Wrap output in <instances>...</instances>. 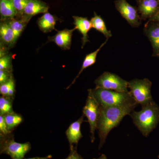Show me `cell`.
I'll return each mask as SVG.
<instances>
[{"label":"cell","mask_w":159,"mask_h":159,"mask_svg":"<svg viewBox=\"0 0 159 159\" xmlns=\"http://www.w3.org/2000/svg\"><path fill=\"white\" fill-rule=\"evenodd\" d=\"M138 105L136 102H133L118 106H100L97 126L100 139L99 149L104 145L111 130L117 127L123 118L126 115H130Z\"/></svg>","instance_id":"6da1fadb"},{"label":"cell","mask_w":159,"mask_h":159,"mask_svg":"<svg viewBox=\"0 0 159 159\" xmlns=\"http://www.w3.org/2000/svg\"><path fill=\"white\" fill-rule=\"evenodd\" d=\"M134 124L145 137H148L159 122V106L153 100L142 106L140 111H133L130 115Z\"/></svg>","instance_id":"7a4b0ae2"},{"label":"cell","mask_w":159,"mask_h":159,"mask_svg":"<svg viewBox=\"0 0 159 159\" xmlns=\"http://www.w3.org/2000/svg\"><path fill=\"white\" fill-rule=\"evenodd\" d=\"M90 90L100 106H118L136 102L129 92L121 93L96 88Z\"/></svg>","instance_id":"3957f363"},{"label":"cell","mask_w":159,"mask_h":159,"mask_svg":"<svg viewBox=\"0 0 159 159\" xmlns=\"http://www.w3.org/2000/svg\"><path fill=\"white\" fill-rule=\"evenodd\" d=\"M31 149L30 142L20 143L15 142L11 134L6 136H0V152L6 154L11 159H24L25 155Z\"/></svg>","instance_id":"277c9868"},{"label":"cell","mask_w":159,"mask_h":159,"mask_svg":"<svg viewBox=\"0 0 159 159\" xmlns=\"http://www.w3.org/2000/svg\"><path fill=\"white\" fill-rule=\"evenodd\" d=\"M151 81L147 78L135 79L128 82L129 93L137 104L142 106L153 100L151 94Z\"/></svg>","instance_id":"5b68a950"},{"label":"cell","mask_w":159,"mask_h":159,"mask_svg":"<svg viewBox=\"0 0 159 159\" xmlns=\"http://www.w3.org/2000/svg\"><path fill=\"white\" fill-rule=\"evenodd\" d=\"M96 88L104 89L128 93V81L122 79L117 74L105 72L95 80Z\"/></svg>","instance_id":"8992f818"},{"label":"cell","mask_w":159,"mask_h":159,"mask_svg":"<svg viewBox=\"0 0 159 159\" xmlns=\"http://www.w3.org/2000/svg\"><path fill=\"white\" fill-rule=\"evenodd\" d=\"M99 103L92 94L90 89L88 90V95L86 102L83 109V115L87 118L90 126L91 142L95 141V130L97 129V123L99 119Z\"/></svg>","instance_id":"52a82bcc"},{"label":"cell","mask_w":159,"mask_h":159,"mask_svg":"<svg viewBox=\"0 0 159 159\" xmlns=\"http://www.w3.org/2000/svg\"><path fill=\"white\" fill-rule=\"evenodd\" d=\"M115 5L117 11L132 27H138L141 25V18L138 14V9L126 0H116Z\"/></svg>","instance_id":"ba28073f"},{"label":"cell","mask_w":159,"mask_h":159,"mask_svg":"<svg viewBox=\"0 0 159 159\" xmlns=\"http://www.w3.org/2000/svg\"><path fill=\"white\" fill-rule=\"evenodd\" d=\"M84 116L80 118L78 120L71 123L69 128L66 132V134L67 138L70 149L77 147L78 142L83 137L81 132V125L84 120Z\"/></svg>","instance_id":"9c48e42d"},{"label":"cell","mask_w":159,"mask_h":159,"mask_svg":"<svg viewBox=\"0 0 159 159\" xmlns=\"http://www.w3.org/2000/svg\"><path fill=\"white\" fill-rule=\"evenodd\" d=\"M75 30L76 29L74 28V29H65L58 31L54 36L49 37V41L55 43L62 50H70L72 35Z\"/></svg>","instance_id":"30bf717a"},{"label":"cell","mask_w":159,"mask_h":159,"mask_svg":"<svg viewBox=\"0 0 159 159\" xmlns=\"http://www.w3.org/2000/svg\"><path fill=\"white\" fill-rule=\"evenodd\" d=\"M49 8V6L41 0H29L24 10V16L31 18L36 15L48 12Z\"/></svg>","instance_id":"8fae6325"},{"label":"cell","mask_w":159,"mask_h":159,"mask_svg":"<svg viewBox=\"0 0 159 159\" xmlns=\"http://www.w3.org/2000/svg\"><path fill=\"white\" fill-rule=\"evenodd\" d=\"M0 37L3 45L11 48L16 43L14 32L7 20H1Z\"/></svg>","instance_id":"7c38bea8"},{"label":"cell","mask_w":159,"mask_h":159,"mask_svg":"<svg viewBox=\"0 0 159 159\" xmlns=\"http://www.w3.org/2000/svg\"><path fill=\"white\" fill-rule=\"evenodd\" d=\"M159 7L158 0H143L139 3L138 10L143 20L150 18Z\"/></svg>","instance_id":"4fadbf2b"},{"label":"cell","mask_w":159,"mask_h":159,"mask_svg":"<svg viewBox=\"0 0 159 159\" xmlns=\"http://www.w3.org/2000/svg\"><path fill=\"white\" fill-rule=\"evenodd\" d=\"M75 28L77 29L82 35V48H83L85 44L89 42L88 33L92 28L91 21L86 17L81 16H73Z\"/></svg>","instance_id":"5bb4252c"},{"label":"cell","mask_w":159,"mask_h":159,"mask_svg":"<svg viewBox=\"0 0 159 159\" xmlns=\"http://www.w3.org/2000/svg\"><path fill=\"white\" fill-rule=\"evenodd\" d=\"M145 33L152 46L154 55L159 56V23L148 25Z\"/></svg>","instance_id":"9a60e30c"},{"label":"cell","mask_w":159,"mask_h":159,"mask_svg":"<svg viewBox=\"0 0 159 159\" xmlns=\"http://www.w3.org/2000/svg\"><path fill=\"white\" fill-rule=\"evenodd\" d=\"M57 18L49 12L44 13L38 20V25L43 32H48L55 29Z\"/></svg>","instance_id":"2e32d148"},{"label":"cell","mask_w":159,"mask_h":159,"mask_svg":"<svg viewBox=\"0 0 159 159\" xmlns=\"http://www.w3.org/2000/svg\"><path fill=\"white\" fill-rule=\"evenodd\" d=\"M108 40V39H106L105 41L104 42V43H102V44L100 45L99 48L97 49V50L94 51V52H92V53L87 54V55H86L85 58H84L82 66H81V69H80L79 73L77 74V76L75 77L74 80L72 81V83L70 85H69V86L66 89L70 88L71 86H72L74 84V83L75 82V81H76V80L78 78L80 75V74L82 73L83 71L85 69L89 67L90 66L95 64V63L96 62V59H97V54H98V53H99V51H100V50L102 48V47L105 45L107 43Z\"/></svg>","instance_id":"e0dca14e"},{"label":"cell","mask_w":159,"mask_h":159,"mask_svg":"<svg viewBox=\"0 0 159 159\" xmlns=\"http://www.w3.org/2000/svg\"><path fill=\"white\" fill-rule=\"evenodd\" d=\"M31 19L24 16L20 18H15L7 20L14 32L16 42Z\"/></svg>","instance_id":"ac0fdd59"},{"label":"cell","mask_w":159,"mask_h":159,"mask_svg":"<svg viewBox=\"0 0 159 159\" xmlns=\"http://www.w3.org/2000/svg\"><path fill=\"white\" fill-rule=\"evenodd\" d=\"M0 14L1 20L15 18L16 13L12 2L9 0L0 1Z\"/></svg>","instance_id":"d6986e66"},{"label":"cell","mask_w":159,"mask_h":159,"mask_svg":"<svg viewBox=\"0 0 159 159\" xmlns=\"http://www.w3.org/2000/svg\"><path fill=\"white\" fill-rule=\"evenodd\" d=\"M90 21L92 28L102 33L106 38V39H109L112 36L110 30L107 29L104 20L100 16L97 15L96 12H94V16L91 19Z\"/></svg>","instance_id":"ffe728a7"},{"label":"cell","mask_w":159,"mask_h":159,"mask_svg":"<svg viewBox=\"0 0 159 159\" xmlns=\"http://www.w3.org/2000/svg\"><path fill=\"white\" fill-rule=\"evenodd\" d=\"M3 116L5 118L8 130L10 133L24 121V119L21 115L15 112Z\"/></svg>","instance_id":"44dd1931"},{"label":"cell","mask_w":159,"mask_h":159,"mask_svg":"<svg viewBox=\"0 0 159 159\" xmlns=\"http://www.w3.org/2000/svg\"><path fill=\"white\" fill-rule=\"evenodd\" d=\"M15 92V82L13 76L8 81L0 85V93L2 96L13 99Z\"/></svg>","instance_id":"7402d4cb"},{"label":"cell","mask_w":159,"mask_h":159,"mask_svg":"<svg viewBox=\"0 0 159 159\" xmlns=\"http://www.w3.org/2000/svg\"><path fill=\"white\" fill-rule=\"evenodd\" d=\"M13 99L5 96L0 97V115L5 116L14 112L12 108Z\"/></svg>","instance_id":"603a6c76"},{"label":"cell","mask_w":159,"mask_h":159,"mask_svg":"<svg viewBox=\"0 0 159 159\" xmlns=\"http://www.w3.org/2000/svg\"><path fill=\"white\" fill-rule=\"evenodd\" d=\"M29 0H11L16 11V18H20L24 16V10Z\"/></svg>","instance_id":"cb8c5ba5"},{"label":"cell","mask_w":159,"mask_h":159,"mask_svg":"<svg viewBox=\"0 0 159 159\" xmlns=\"http://www.w3.org/2000/svg\"><path fill=\"white\" fill-rule=\"evenodd\" d=\"M11 59V56L10 54H6L1 57L0 70L12 72V65Z\"/></svg>","instance_id":"d4e9b609"},{"label":"cell","mask_w":159,"mask_h":159,"mask_svg":"<svg viewBox=\"0 0 159 159\" xmlns=\"http://www.w3.org/2000/svg\"><path fill=\"white\" fill-rule=\"evenodd\" d=\"M10 134L11 133L8 130L4 116L0 115V136H6Z\"/></svg>","instance_id":"484cf974"},{"label":"cell","mask_w":159,"mask_h":159,"mask_svg":"<svg viewBox=\"0 0 159 159\" xmlns=\"http://www.w3.org/2000/svg\"><path fill=\"white\" fill-rule=\"evenodd\" d=\"M12 76L11 72L0 70V84L8 81Z\"/></svg>","instance_id":"4316f807"},{"label":"cell","mask_w":159,"mask_h":159,"mask_svg":"<svg viewBox=\"0 0 159 159\" xmlns=\"http://www.w3.org/2000/svg\"><path fill=\"white\" fill-rule=\"evenodd\" d=\"M77 148L75 147L70 149V154L65 159H83L82 156L77 152Z\"/></svg>","instance_id":"83f0119b"},{"label":"cell","mask_w":159,"mask_h":159,"mask_svg":"<svg viewBox=\"0 0 159 159\" xmlns=\"http://www.w3.org/2000/svg\"><path fill=\"white\" fill-rule=\"evenodd\" d=\"M149 21L159 23V7L156 13L149 18Z\"/></svg>","instance_id":"f1b7e54d"},{"label":"cell","mask_w":159,"mask_h":159,"mask_svg":"<svg viewBox=\"0 0 159 159\" xmlns=\"http://www.w3.org/2000/svg\"><path fill=\"white\" fill-rule=\"evenodd\" d=\"M52 157V156L51 155H49L45 157H34L33 158H25L24 159H50Z\"/></svg>","instance_id":"f546056e"},{"label":"cell","mask_w":159,"mask_h":159,"mask_svg":"<svg viewBox=\"0 0 159 159\" xmlns=\"http://www.w3.org/2000/svg\"><path fill=\"white\" fill-rule=\"evenodd\" d=\"M93 159H107V157L106 156L105 154H102L101 155L100 157L98 158H93Z\"/></svg>","instance_id":"4dcf8cb0"},{"label":"cell","mask_w":159,"mask_h":159,"mask_svg":"<svg viewBox=\"0 0 159 159\" xmlns=\"http://www.w3.org/2000/svg\"><path fill=\"white\" fill-rule=\"evenodd\" d=\"M138 3L140 2L141 1H143V0H136Z\"/></svg>","instance_id":"1f68e13d"},{"label":"cell","mask_w":159,"mask_h":159,"mask_svg":"<svg viewBox=\"0 0 159 159\" xmlns=\"http://www.w3.org/2000/svg\"><path fill=\"white\" fill-rule=\"evenodd\" d=\"M158 158H159V154L158 156Z\"/></svg>","instance_id":"d6a6232c"},{"label":"cell","mask_w":159,"mask_h":159,"mask_svg":"<svg viewBox=\"0 0 159 159\" xmlns=\"http://www.w3.org/2000/svg\"><path fill=\"white\" fill-rule=\"evenodd\" d=\"M9 1H11V0H9Z\"/></svg>","instance_id":"836d02e7"}]
</instances>
